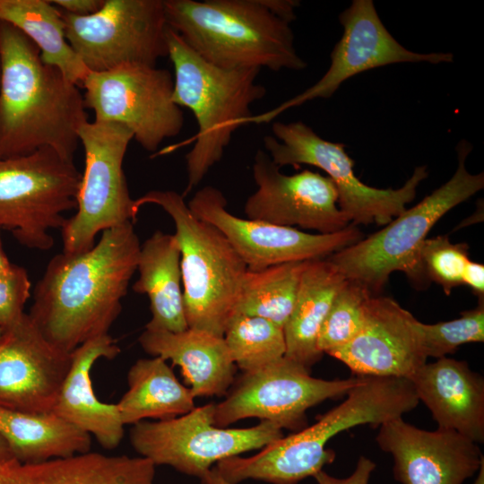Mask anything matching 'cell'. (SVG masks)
Returning <instances> with one entry per match:
<instances>
[{
	"instance_id": "1",
	"label": "cell",
	"mask_w": 484,
	"mask_h": 484,
	"mask_svg": "<svg viewBox=\"0 0 484 484\" xmlns=\"http://www.w3.org/2000/svg\"><path fill=\"white\" fill-rule=\"evenodd\" d=\"M140 241L132 221L106 229L81 254H58L34 289L28 314L43 336L72 353L82 343L108 334L136 272Z\"/></svg>"
},
{
	"instance_id": "2",
	"label": "cell",
	"mask_w": 484,
	"mask_h": 484,
	"mask_svg": "<svg viewBox=\"0 0 484 484\" xmlns=\"http://www.w3.org/2000/svg\"><path fill=\"white\" fill-rule=\"evenodd\" d=\"M83 94L36 45L0 21V159L51 148L68 160L88 120Z\"/></svg>"
},
{
	"instance_id": "3",
	"label": "cell",
	"mask_w": 484,
	"mask_h": 484,
	"mask_svg": "<svg viewBox=\"0 0 484 484\" xmlns=\"http://www.w3.org/2000/svg\"><path fill=\"white\" fill-rule=\"evenodd\" d=\"M168 26L203 59L227 70L299 71L290 22L273 0H164Z\"/></svg>"
},
{
	"instance_id": "4",
	"label": "cell",
	"mask_w": 484,
	"mask_h": 484,
	"mask_svg": "<svg viewBox=\"0 0 484 484\" xmlns=\"http://www.w3.org/2000/svg\"><path fill=\"white\" fill-rule=\"evenodd\" d=\"M167 39L174 67L173 101L191 110L198 128L194 145L186 155V194L221 160L233 133L253 116L251 106L264 97L266 90L256 82L259 69L215 66L169 27Z\"/></svg>"
},
{
	"instance_id": "5",
	"label": "cell",
	"mask_w": 484,
	"mask_h": 484,
	"mask_svg": "<svg viewBox=\"0 0 484 484\" xmlns=\"http://www.w3.org/2000/svg\"><path fill=\"white\" fill-rule=\"evenodd\" d=\"M147 203L162 208L175 224L188 328L223 337L247 271L245 263L218 229L193 214L183 194L149 191L134 200L136 212Z\"/></svg>"
},
{
	"instance_id": "6",
	"label": "cell",
	"mask_w": 484,
	"mask_h": 484,
	"mask_svg": "<svg viewBox=\"0 0 484 484\" xmlns=\"http://www.w3.org/2000/svg\"><path fill=\"white\" fill-rule=\"evenodd\" d=\"M471 150L462 140L456 147V170L447 182L377 232L328 256L347 280L361 284L373 296L396 271L417 284L427 281L419 260L427 235L447 212L484 188L483 172L471 174L466 168Z\"/></svg>"
},
{
	"instance_id": "7",
	"label": "cell",
	"mask_w": 484,
	"mask_h": 484,
	"mask_svg": "<svg viewBox=\"0 0 484 484\" xmlns=\"http://www.w3.org/2000/svg\"><path fill=\"white\" fill-rule=\"evenodd\" d=\"M81 177L73 160L48 147L0 159V229L28 248L50 249V230L61 229L65 212L76 209Z\"/></svg>"
},
{
	"instance_id": "8",
	"label": "cell",
	"mask_w": 484,
	"mask_h": 484,
	"mask_svg": "<svg viewBox=\"0 0 484 484\" xmlns=\"http://www.w3.org/2000/svg\"><path fill=\"white\" fill-rule=\"evenodd\" d=\"M273 135L264 136L265 152L279 168L309 165L326 173L338 193V203L353 225L388 224L413 201L417 188L428 177L427 168H415L411 177L397 189L376 188L359 180L354 161L345 145L320 137L302 121L274 122Z\"/></svg>"
},
{
	"instance_id": "9",
	"label": "cell",
	"mask_w": 484,
	"mask_h": 484,
	"mask_svg": "<svg viewBox=\"0 0 484 484\" xmlns=\"http://www.w3.org/2000/svg\"><path fill=\"white\" fill-rule=\"evenodd\" d=\"M132 132L109 122L87 121L79 131L85 166L76 197V213L61 229L63 253L77 255L95 246L98 233L135 220L123 162Z\"/></svg>"
},
{
	"instance_id": "10",
	"label": "cell",
	"mask_w": 484,
	"mask_h": 484,
	"mask_svg": "<svg viewBox=\"0 0 484 484\" xmlns=\"http://www.w3.org/2000/svg\"><path fill=\"white\" fill-rule=\"evenodd\" d=\"M214 408L215 403H208L173 419L134 424L131 445L156 466L168 465L200 479L214 463L283 436L280 426L266 420L245 428L217 427Z\"/></svg>"
},
{
	"instance_id": "11",
	"label": "cell",
	"mask_w": 484,
	"mask_h": 484,
	"mask_svg": "<svg viewBox=\"0 0 484 484\" xmlns=\"http://www.w3.org/2000/svg\"><path fill=\"white\" fill-rule=\"evenodd\" d=\"M81 87L94 120L120 124L147 151L178 135L182 108L173 101L174 77L164 68L127 64L105 72H89Z\"/></svg>"
},
{
	"instance_id": "12",
	"label": "cell",
	"mask_w": 484,
	"mask_h": 484,
	"mask_svg": "<svg viewBox=\"0 0 484 484\" xmlns=\"http://www.w3.org/2000/svg\"><path fill=\"white\" fill-rule=\"evenodd\" d=\"M60 13L66 39L90 72L156 66L168 56L164 0H105L99 11L82 17Z\"/></svg>"
},
{
	"instance_id": "13",
	"label": "cell",
	"mask_w": 484,
	"mask_h": 484,
	"mask_svg": "<svg viewBox=\"0 0 484 484\" xmlns=\"http://www.w3.org/2000/svg\"><path fill=\"white\" fill-rule=\"evenodd\" d=\"M359 378L313 377L310 369L284 356L262 368L244 372L226 398L215 403L214 425L226 428L240 419L257 418L297 432L307 427L308 409L346 394Z\"/></svg>"
},
{
	"instance_id": "14",
	"label": "cell",
	"mask_w": 484,
	"mask_h": 484,
	"mask_svg": "<svg viewBox=\"0 0 484 484\" xmlns=\"http://www.w3.org/2000/svg\"><path fill=\"white\" fill-rule=\"evenodd\" d=\"M187 204L195 217L224 235L248 271L325 258L363 237L353 224L332 234H311L295 228L239 218L227 210L223 193L212 186L199 189Z\"/></svg>"
},
{
	"instance_id": "15",
	"label": "cell",
	"mask_w": 484,
	"mask_h": 484,
	"mask_svg": "<svg viewBox=\"0 0 484 484\" xmlns=\"http://www.w3.org/2000/svg\"><path fill=\"white\" fill-rule=\"evenodd\" d=\"M343 32L331 53L325 73L311 87L274 108L253 115L248 124L270 123L289 108L315 99H328L348 79L398 63H451L452 53H417L401 45L381 21L372 0H353L339 16Z\"/></svg>"
},
{
	"instance_id": "16",
	"label": "cell",
	"mask_w": 484,
	"mask_h": 484,
	"mask_svg": "<svg viewBox=\"0 0 484 484\" xmlns=\"http://www.w3.org/2000/svg\"><path fill=\"white\" fill-rule=\"evenodd\" d=\"M252 170L256 189L245 203L246 219L318 234L335 233L350 225L327 176L308 169L283 174L262 150L255 155Z\"/></svg>"
},
{
	"instance_id": "17",
	"label": "cell",
	"mask_w": 484,
	"mask_h": 484,
	"mask_svg": "<svg viewBox=\"0 0 484 484\" xmlns=\"http://www.w3.org/2000/svg\"><path fill=\"white\" fill-rule=\"evenodd\" d=\"M71 361L24 313L0 338V407L52 411Z\"/></svg>"
},
{
	"instance_id": "18",
	"label": "cell",
	"mask_w": 484,
	"mask_h": 484,
	"mask_svg": "<svg viewBox=\"0 0 484 484\" xmlns=\"http://www.w3.org/2000/svg\"><path fill=\"white\" fill-rule=\"evenodd\" d=\"M376 440L392 455L393 477L401 484H462L484 459L478 444L461 434L421 429L402 417L381 424Z\"/></svg>"
},
{
	"instance_id": "19",
	"label": "cell",
	"mask_w": 484,
	"mask_h": 484,
	"mask_svg": "<svg viewBox=\"0 0 484 484\" xmlns=\"http://www.w3.org/2000/svg\"><path fill=\"white\" fill-rule=\"evenodd\" d=\"M417 321L393 298L372 295L365 303L359 333L327 354L357 376L409 378L428 359Z\"/></svg>"
},
{
	"instance_id": "20",
	"label": "cell",
	"mask_w": 484,
	"mask_h": 484,
	"mask_svg": "<svg viewBox=\"0 0 484 484\" xmlns=\"http://www.w3.org/2000/svg\"><path fill=\"white\" fill-rule=\"evenodd\" d=\"M408 379L437 428L484 442V379L467 362L443 357L426 362Z\"/></svg>"
},
{
	"instance_id": "21",
	"label": "cell",
	"mask_w": 484,
	"mask_h": 484,
	"mask_svg": "<svg viewBox=\"0 0 484 484\" xmlns=\"http://www.w3.org/2000/svg\"><path fill=\"white\" fill-rule=\"evenodd\" d=\"M119 347L109 334L87 341L72 352V361L52 411L90 435L106 449H114L124 436L117 404L100 402L92 388L91 371L101 358L114 359Z\"/></svg>"
},
{
	"instance_id": "22",
	"label": "cell",
	"mask_w": 484,
	"mask_h": 484,
	"mask_svg": "<svg viewBox=\"0 0 484 484\" xmlns=\"http://www.w3.org/2000/svg\"><path fill=\"white\" fill-rule=\"evenodd\" d=\"M138 341L146 353L180 367L194 398L225 395L235 382L237 366L223 337L192 328H145Z\"/></svg>"
},
{
	"instance_id": "23",
	"label": "cell",
	"mask_w": 484,
	"mask_h": 484,
	"mask_svg": "<svg viewBox=\"0 0 484 484\" xmlns=\"http://www.w3.org/2000/svg\"><path fill=\"white\" fill-rule=\"evenodd\" d=\"M133 285L150 299L151 319L145 328L182 332L188 328L184 307L180 249L174 234L155 231L141 245Z\"/></svg>"
},
{
	"instance_id": "24",
	"label": "cell",
	"mask_w": 484,
	"mask_h": 484,
	"mask_svg": "<svg viewBox=\"0 0 484 484\" xmlns=\"http://www.w3.org/2000/svg\"><path fill=\"white\" fill-rule=\"evenodd\" d=\"M346 281L328 257L306 262L293 311L283 327L286 358L308 369L321 359L318 333Z\"/></svg>"
},
{
	"instance_id": "25",
	"label": "cell",
	"mask_w": 484,
	"mask_h": 484,
	"mask_svg": "<svg viewBox=\"0 0 484 484\" xmlns=\"http://www.w3.org/2000/svg\"><path fill=\"white\" fill-rule=\"evenodd\" d=\"M0 434L22 463H37L91 451V436L54 413L0 407Z\"/></svg>"
},
{
	"instance_id": "26",
	"label": "cell",
	"mask_w": 484,
	"mask_h": 484,
	"mask_svg": "<svg viewBox=\"0 0 484 484\" xmlns=\"http://www.w3.org/2000/svg\"><path fill=\"white\" fill-rule=\"evenodd\" d=\"M128 390L117 403L124 425L144 419H169L192 411L194 397L176 377L167 360L140 359L127 374Z\"/></svg>"
},
{
	"instance_id": "27",
	"label": "cell",
	"mask_w": 484,
	"mask_h": 484,
	"mask_svg": "<svg viewBox=\"0 0 484 484\" xmlns=\"http://www.w3.org/2000/svg\"><path fill=\"white\" fill-rule=\"evenodd\" d=\"M0 21L21 30L39 48L45 64L81 87L90 71L67 41L62 14L51 1L0 0Z\"/></svg>"
},
{
	"instance_id": "28",
	"label": "cell",
	"mask_w": 484,
	"mask_h": 484,
	"mask_svg": "<svg viewBox=\"0 0 484 484\" xmlns=\"http://www.w3.org/2000/svg\"><path fill=\"white\" fill-rule=\"evenodd\" d=\"M306 262L247 270L234 315L262 317L283 328L293 311Z\"/></svg>"
},
{
	"instance_id": "29",
	"label": "cell",
	"mask_w": 484,
	"mask_h": 484,
	"mask_svg": "<svg viewBox=\"0 0 484 484\" xmlns=\"http://www.w3.org/2000/svg\"><path fill=\"white\" fill-rule=\"evenodd\" d=\"M223 338L235 365L244 372L262 368L286 351L283 328L258 316L234 315Z\"/></svg>"
},
{
	"instance_id": "30",
	"label": "cell",
	"mask_w": 484,
	"mask_h": 484,
	"mask_svg": "<svg viewBox=\"0 0 484 484\" xmlns=\"http://www.w3.org/2000/svg\"><path fill=\"white\" fill-rule=\"evenodd\" d=\"M372 294L361 284L347 280L336 294L317 338L320 352L329 353L350 342L361 330L364 308Z\"/></svg>"
},
{
	"instance_id": "31",
	"label": "cell",
	"mask_w": 484,
	"mask_h": 484,
	"mask_svg": "<svg viewBox=\"0 0 484 484\" xmlns=\"http://www.w3.org/2000/svg\"><path fill=\"white\" fill-rule=\"evenodd\" d=\"M416 326L427 358L440 359L462 344L483 342L484 300L476 308L462 312L459 318L432 324L418 320Z\"/></svg>"
},
{
	"instance_id": "32",
	"label": "cell",
	"mask_w": 484,
	"mask_h": 484,
	"mask_svg": "<svg viewBox=\"0 0 484 484\" xmlns=\"http://www.w3.org/2000/svg\"><path fill=\"white\" fill-rule=\"evenodd\" d=\"M419 260L427 281L439 284L446 295L462 285V274L469 262L468 245L453 244L448 236L426 238L419 249Z\"/></svg>"
},
{
	"instance_id": "33",
	"label": "cell",
	"mask_w": 484,
	"mask_h": 484,
	"mask_svg": "<svg viewBox=\"0 0 484 484\" xmlns=\"http://www.w3.org/2000/svg\"><path fill=\"white\" fill-rule=\"evenodd\" d=\"M30 296V281L26 270L16 264L0 273V326L13 325L23 314Z\"/></svg>"
},
{
	"instance_id": "34",
	"label": "cell",
	"mask_w": 484,
	"mask_h": 484,
	"mask_svg": "<svg viewBox=\"0 0 484 484\" xmlns=\"http://www.w3.org/2000/svg\"><path fill=\"white\" fill-rule=\"evenodd\" d=\"M376 466V463L369 458L360 456L354 471L347 478H336L323 470L317 472L314 478L317 484H368Z\"/></svg>"
},
{
	"instance_id": "35",
	"label": "cell",
	"mask_w": 484,
	"mask_h": 484,
	"mask_svg": "<svg viewBox=\"0 0 484 484\" xmlns=\"http://www.w3.org/2000/svg\"><path fill=\"white\" fill-rule=\"evenodd\" d=\"M60 11L75 16H89L101 9L105 0H52Z\"/></svg>"
},
{
	"instance_id": "36",
	"label": "cell",
	"mask_w": 484,
	"mask_h": 484,
	"mask_svg": "<svg viewBox=\"0 0 484 484\" xmlns=\"http://www.w3.org/2000/svg\"><path fill=\"white\" fill-rule=\"evenodd\" d=\"M462 284L472 290L479 301L484 300V265L469 260L463 271Z\"/></svg>"
},
{
	"instance_id": "37",
	"label": "cell",
	"mask_w": 484,
	"mask_h": 484,
	"mask_svg": "<svg viewBox=\"0 0 484 484\" xmlns=\"http://www.w3.org/2000/svg\"><path fill=\"white\" fill-rule=\"evenodd\" d=\"M200 480L202 484H231L220 474L216 467L210 469Z\"/></svg>"
},
{
	"instance_id": "38",
	"label": "cell",
	"mask_w": 484,
	"mask_h": 484,
	"mask_svg": "<svg viewBox=\"0 0 484 484\" xmlns=\"http://www.w3.org/2000/svg\"><path fill=\"white\" fill-rule=\"evenodd\" d=\"M14 459L12 451L4 438V436L0 434V462Z\"/></svg>"
},
{
	"instance_id": "39",
	"label": "cell",
	"mask_w": 484,
	"mask_h": 484,
	"mask_svg": "<svg viewBox=\"0 0 484 484\" xmlns=\"http://www.w3.org/2000/svg\"><path fill=\"white\" fill-rule=\"evenodd\" d=\"M13 264L9 261L4 250L1 237H0V273L9 270Z\"/></svg>"
},
{
	"instance_id": "40",
	"label": "cell",
	"mask_w": 484,
	"mask_h": 484,
	"mask_svg": "<svg viewBox=\"0 0 484 484\" xmlns=\"http://www.w3.org/2000/svg\"><path fill=\"white\" fill-rule=\"evenodd\" d=\"M477 472L478 474L472 484H484V459L481 461V463Z\"/></svg>"
},
{
	"instance_id": "41",
	"label": "cell",
	"mask_w": 484,
	"mask_h": 484,
	"mask_svg": "<svg viewBox=\"0 0 484 484\" xmlns=\"http://www.w3.org/2000/svg\"><path fill=\"white\" fill-rule=\"evenodd\" d=\"M3 333H4V330H3V328L0 326V338H1L2 335H3Z\"/></svg>"
}]
</instances>
